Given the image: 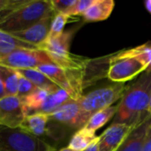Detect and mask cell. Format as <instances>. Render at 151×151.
<instances>
[{
  "label": "cell",
  "instance_id": "6da1fadb",
  "mask_svg": "<svg viewBox=\"0 0 151 151\" xmlns=\"http://www.w3.org/2000/svg\"><path fill=\"white\" fill-rule=\"evenodd\" d=\"M151 96V72L144 73L131 86H127L112 124H124L135 127L142 124L150 114L149 104Z\"/></svg>",
  "mask_w": 151,
  "mask_h": 151
},
{
  "label": "cell",
  "instance_id": "7a4b0ae2",
  "mask_svg": "<svg viewBox=\"0 0 151 151\" xmlns=\"http://www.w3.org/2000/svg\"><path fill=\"white\" fill-rule=\"evenodd\" d=\"M53 12L49 0H10L0 12V30L7 33L21 31Z\"/></svg>",
  "mask_w": 151,
  "mask_h": 151
},
{
  "label": "cell",
  "instance_id": "3957f363",
  "mask_svg": "<svg viewBox=\"0 0 151 151\" xmlns=\"http://www.w3.org/2000/svg\"><path fill=\"white\" fill-rule=\"evenodd\" d=\"M127 86L124 83H117L113 86L97 88L78 99L84 126L89 118L96 112L111 106L121 99Z\"/></svg>",
  "mask_w": 151,
  "mask_h": 151
},
{
  "label": "cell",
  "instance_id": "277c9868",
  "mask_svg": "<svg viewBox=\"0 0 151 151\" xmlns=\"http://www.w3.org/2000/svg\"><path fill=\"white\" fill-rule=\"evenodd\" d=\"M0 151H55V149L20 128L0 126Z\"/></svg>",
  "mask_w": 151,
  "mask_h": 151
},
{
  "label": "cell",
  "instance_id": "5b68a950",
  "mask_svg": "<svg viewBox=\"0 0 151 151\" xmlns=\"http://www.w3.org/2000/svg\"><path fill=\"white\" fill-rule=\"evenodd\" d=\"M147 66L135 58L111 56L107 78L116 83H124L146 72Z\"/></svg>",
  "mask_w": 151,
  "mask_h": 151
},
{
  "label": "cell",
  "instance_id": "8992f818",
  "mask_svg": "<svg viewBox=\"0 0 151 151\" xmlns=\"http://www.w3.org/2000/svg\"><path fill=\"white\" fill-rule=\"evenodd\" d=\"M50 56L39 49H18L0 59V65L12 69H33L45 64H53Z\"/></svg>",
  "mask_w": 151,
  "mask_h": 151
},
{
  "label": "cell",
  "instance_id": "52a82bcc",
  "mask_svg": "<svg viewBox=\"0 0 151 151\" xmlns=\"http://www.w3.org/2000/svg\"><path fill=\"white\" fill-rule=\"evenodd\" d=\"M26 115L17 96H5L0 99V126L19 128Z\"/></svg>",
  "mask_w": 151,
  "mask_h": 151
},
{
  "label": "cell",
  "instance_id": "ba28073f",
  "mask_svg": "<svg viewBox=\"0 0 151 151\" xmlns=\"http://www.w3.org/2000/svg\"><path fill=\"white\" fill-rule=\"evenodd\" d=\"M55 14L56 12L50 13L43 19H40L35 24L32 25L31 27L24 30L10 34L19 40L38 48L48 38L51 21Z\"/></svg>",
  "mask_w": 151,
  "mask_h": 151
},
{
  "label": "cell",
  "instance_id": "9c48e42d",
  "mask_svg": "<svg viewBox=\"0 0 151 151\" xmlns=\"http://www.w3.org/2000/svg\"><path fill=\"white\" fill-rule=\"evenodd\" d=\"M50 118L51 121H56L73 128L81 129L84 127L78 100H69L57 111L50 114Z\"/></svg>",
  "mask_w": 151,
  "mask_h": 151
},
{
  "label": "cell",
  "instance_id": "30bf717a",
  "mask_svg": "<svg viewBox=\"0 0 151 151\" xmlns=\"http://www.w3.org/2000/svg\"><path fill=\"white\" fill-rule=\"evenodd\" d=\"M134 127L111 124L98 138V151H116Z\"/></svg>",
  "mask_w": 151,
  "mask_h": 151
},
{
  "label": "cell",
  "instance_id": "8fae6325",
  "mask_svg": "<svg viewBox=\"0 0 151 151\" xmlns=\"http://www.w3.org/2000/svg\"><path fill=\"white\" fill-rule=\"evenodd\" d=\"M36 69H38L40 72L44 73L58 88L66 91L69 94V96L72 97V99L73 100L80 99L71 84L67 73L62 67L53 63V64H45V65H40Z\"/></svg>",
  "mask_w": 151,
  "mask_h": 151
},
{
  "label": "cell",
  "instance_id": "7c38bea8",
  "mask_svg": "<svg viewBox=\"0 0 151 151\" xmlns=\"http://www.w3.org/2000/svg\"><path fill=\"white\" fill-rule=\"evenodd\" d=\"M151 126V116L135 127L116 151H142L147 133Z\"/></svg>",
  "mask_w": 151,
  "mask_h": 151
},
{
  "label": "cell",
  "instance_id": "4fadbf2b",
  "mask_svg": "<svg viewBox=\"0 0 151 151\" xmlns=\"http://www.w3.org/2000/svg\"><path fill=\"white\" fill-rule=\"evenodd\" d=\"M51 121L49 114L35 113L25 117L19 128L35 137L41 138L49 134L48 124Z\"/></svg>",
  "mask_w": 151,
  "mask_h": 151
},
{
  "label": "cell",
  "instance_id": "5bb4252c",
  "mask_svg": "<svg viewBox=\"0 0 151 151\" xmlns=\"http://www.w3.org/2000/svg\"><path fill=\"white\" fill-rule=\"evenodd\" d=\"M113 0H93L92 4L82 14V17L87 21H101L108 19L113 9Z\"/></svg>",
  "mask_w": 151,
  "mask_h": 151
},
{
  "label": "cell",
  "instance_id": "9a60e30c",
  "mask_svg": "<svg viewBox=\"0 0 151 151\" xmlns=\"http://www.w3.org/2000/svg\"><path fill=\"white\" fill-rule=\"evenodd\" d=\"M50 92L52 91L38 88L27 96L20 99L25 115L40 113Z\"/></svg>",
  "mask_w": 151,
  "mask_h": 151
},
{
  "label": "cell",
  "instance_id": "2e32d148",
  "mask_svg": "<svg viewBox=\"0 0 151 151\" xmlns=\"http://www.w3.org/2000/svg\"><path fill=\"white\" fill-rule=\"evenodd\" d=\"M37 49L36 47L15 38L10 33L0 30V59L5 58L18 49Z\"/></svg>",
  "mask_w": 151,
  "mask_h": 151
},
{
  "label": "cell",
  "instance_id": "e0dca14e",
  "mask_svg": "<svg viewBox=\"0 0 151 151\" xmlns=\"http://www.w3.org/2000/svg\"><path fill=\"white\" fill-rule=\"evenodd\" d=\"M118 111V106H110L102 111H99L93 114L87 124L82 127L91 133H95L103 127L106 123H108L116 114Z\"/></svg>",
  "mask_w": 151,
  "mask_h": 151
},
{
  "label": "cell",
  "instance_id": "ac0fdd59",
  "mask_svg": "<svg viewBox=\"0 0 151 151\" xmlns=\"http://www.w3.org/2000/svg\"><path fill=\"white\" fill-rule=\"evenodd\" d=\"M16 71L19 74H21L22 76L29 80L34 85H35L39 88H43V89H47L50 91H54L58 88V87L53 81H51L44 73H42L36 68L19 69Z\"/></svg>",
  "mask_w": 151,
  "mask_h": 151
},
{
  "label": "cell",
  "instance_id": "d6986e66",
  "mask_svg": "<svg viewBox=\"0 0 151 151\" xmlns=\"http://www.w3.org/2000/svg\"><path fill=\"white\" fill-rule=\"evenodd\" d=\"M95 133H91L84 128L79 129L71 138L68 148L73 151H84L94 142L98 141Z\"/></svg>",
  "mask_w": 151,
  "mask_h": 151
},
{
  "label": "cell",
  "instance_id": "ffe728a7",
  "mask_svg": "<svg viewBox=\"0 0 151 151\" xmlns=\"http://www.w3.org/2000/svg\"><path fill=\"white\" fill-rule=\"evenodd\" d=\"M116 55L118 57L135 58L147 66L146 72H151V42L132 49L121 50L117 52Z\"/></svg>",
  "mask_w": 151,
  "mask_h": 151
},
{
  "label": "cell",
  "instance_id": "44dd1931",
  "mask_svg": "<svg viewBox=\"0 0 151 151\" xmlns=\"http://www.w3.org/2000/svg\"><path fill=\"white\" fill-rule=\"evenodd\" d=\"M0 79L6 96H17L19 73L15 69L0 65Z\"/></svg>",
  "mask_w": 151,
  "mask_h": 151
},
{
  "label": "cell",
  "instance_id": "7402d4cb",
  "mask_svg": "<svg viewBox=\"0 0 151 151\" xmlns=\"http://www.w3.org/2000/svg\"><path fill=\"white\" fill-rule=\"evenodd\" d=\"M69 16L65 13L58 12L56 13L50 25V33L48 38H55L61 35L64 33V28L69 19Z\"/></svg>",
  "mask_w": 151,
  "mask_h": 151
},
{
  "label": "cell",
  "instance_id": "603a6c76",
  "mask_svg": "<svg viewBox=\"0 0 151 151\" xmlns=\"http://www.w3.org/2000/svg\"><path fill=\"white\" fill-rule=\"evenodd\" d=\"M36 88H38L35 85H34L29 80L22 76L19 73V84H18V93L17 96L19 99H22L31 93H33Z\"/></svg>",
  "mask_w": 151,
  "mask_h": 151
},
{
  "label": "cell",
  "instance_id": "cb8c5ba5",
  "mask_svg": "<svg viewBox=\"0 0 151 151\" xmlns=\"http://www.w3.org/2000/svg\"><path fill=\"white\" fill-rule=\"evenodd\" d=\"M93 0H77L76 3L65 13L69 17L75 15H82L88 6L92 4Z\"/></svg>",
  "mask_w": 151,
  "mask_h": 151
},
{
  "label": "cell",
  "instance_id": "d4e9b609",
  "mask_svg": "<svg viewBox=\"0 0 151 151\" xmlns=\"http://www.w3.org/2000/svg\"><path fill=\"white\" fill-rule=\"evenodd\" d=\"M77 0H51V5L56 13H65Z\"/></svg>",
  "mask_w": 151,
  "mask_h": 151
},
{
  "label": "cell",
  "instance_id": "484cf974",
  "mask_svg": "<svg viewBox=\"0 0 151 151\" xmlns=\"http://www.w3.org/2000/svg\"><path fill=\"white\" fill-rule=\"evenodd\" d=\"M142 151H151V126L147 133V137L145 140V143H144Z\"/></svg>",
  "mask_w": 151,
  "mask_h": 151
},
{
  "label": "cell",
  "instance_id": "4316f807",
  "mask_svg": "<svg viewBox=\"0 0 151 151\" xmlns=\"http://www.w3.org/2000/svg\"><path fill=\"white\" fill-rule=\"evenodd\" d=\"M84 151H98V141L94 142L92 145H90L88 149H86Z\"/></svg>",
  "mask_w": 151,
  "mask_h": 151
},
{
  "label": "cell",
  "instance_id": "83f0119b",
  "mask_svg": "<svg viewBox=\"0 0 151 151\" xmlns=\"http://www.w3.org/2000/svg\"><path fill=\"white\" fill-rule=\"evenodd\" d=\"M10 0H0V12L9 4Z\"/></svg>",
  "mask_w": 151,
  "mask_h": 151
},
{
  "label": "cell",
  "instance_id": "f1b7e54d",
  "mask_svg": "<svg viewBox=\"0 0 151 151\" xmlns=\"http://www.w3.org/2000/svg\"><path fill=\"white\" fill-rule=\"evenodd\" d=\"M6 96L5 94V91H4V86H3V83L1 81V79H0V99Z\"/></svg>",
  "mask_w": 151,
  "mask_h": 151
},
{
  "label": "cell",
  "instance_id": "f546056e",
  "mask_svg": "<svg viewBox=\"0 0 151 151\" xmlns=\"http://www.w3.org/2000/svg\"><path fill=\"white\" fill-rule=\"evenodd\" d=\"M145 5H146L147 10H148V11H149V12L151 13V0L147 1V2L145 3Z\"/></svg>",
  "mask_w": 151,
  "mask_h": 151
},
{
  "label": "cell",
  "instance_id": "4dcf8cb0",
  "mask_svg": "<svg viewBox=\"0 0 151 151\" xmlns=\"http://www.w3.org/2000/svg\"><path fill=\"white\" fill-rule=\"evenodd\" d=\"M59 151H73V150H71V149H69L68 147H66V148H63V149H61Z\"/></svg>",
  "mask_w": 151,
  "mask_h": 151
},
{
  "label": "cell",
  "instance_id": "1f68e13d",
  "mask_svg": "<svg viewBox=\"0 0 151 151\" xmlns=\"http://www.w3.org/2000/svg\"><path fill=\"white\" fill-rule=\"evenodd\" d=\"M149 113L151 115V96H150V104H149Z\"/></svg>",
  "mask_w": 151,
  "mask_h": 151
}]
</instances>
